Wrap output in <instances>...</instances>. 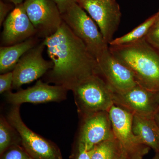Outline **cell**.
Here are the masks:
<instances>
[{
	"instance_id": "cell-1",
	"label": "cell",
	"mask_w": 159,
	"mask_h": 159,
	"mask_svg": "<svg viewBox=\"0 0 159 159\" xmlns=\"http://www.w3.org/2000/svg\"><path fill=\"white\" fill-rule=\"evenodd\" d=\"M44 44L54 66L48 74V82L72 90L83 80L100 72L97 59L63 21Z\"/></svg>"
},
{
	"instance_id": "cell-2",
	"label": "cell",
	"mask_w": 159,
	"mask_h": 159,
	"mask_svg": "<svg viewBox=\"0 0 159 159\" xmlns=\"http://www.w3.org/2000/svg\"><path fill=\"white\" fill-rule=\"evenodd\" d=\"M109 48L114 57L131 72L138 85L159 92V54L145 37L129 44Z\"/></svg>"
},
{
	"instance_id": "cell-3",
	"label": "cell",
	"mask_w": 159,
	"mask_h": 159,
	"mask_svg": "<svg viewBox=\"0 0 159 159\" xmlns=\"http://www.w3.org/2000/svg\"><path fill=\"white\" fill-rule=\"evenodd\" d=\"M71 91L81 118L97 112L108 111L114 105L113 91L99 74L83 80Z\"/></svg>"
},
{
	"instance_id": "cell-4",
	"label": "cell",
	"mask_w": 159,
	"mask_h": 159,
	"mask_svg": "<svg viewBox=\"0 0 159 159\" xmlns=\"http://www.w3.org/2000/svg\"><path fill=\"white\" fill-rule=\"evenodd\" d=\"M61 17L97 60L109 48L97 24L77 3H74L61 14Z\"/></svg>"
},
{
	"instance_id": "cell-5",
	"label": "cell",
	"mask_w": 159,
	"mask_h": 159,
	"mask_svg": "<svg viewBox=\"0 0 159 159\" xmlns=\"http://www.w3.org/2000/svg\"><path fill=\"white\" fill-rule=\"evenodd\" d=\"M20 105H12L6 118L18 133L23 148L33 159H62L60 150L54 143L30 129L23 122Z\"/></svg>"
},
{
	"instance_id": "cell-6",
	"label": "cell",
	"mask_w": 159,
	"mask_h": 159,
	"mask_svg": "<svg viewBox=\"0 0 159 159\" xmlns=\"http://www.w3.org/2000/svg\"><path fill=\"white\" fill-rule=\"evenodd\" d=\"M115 138L129 159H143L150 148L142 144L132 129V114L114 105L108 111Z\"/></svg>"
},
{
	"instance_id": "cell-7",
	"label": "cell",
	"mask_w": 159,
	"mask_h": 159,
	"mask_svg": "<svg viewBox=\"0 0 159 159\" xmlns=\"http://www.w3.org/2000/svg\"><path fill=\"white\" fill-rule=\"evenodd\" d=\"M23 5L39 37L45 39L54 34L63 22L54 0H25Z\"/></svg>"
},
{
	"instance_id": "cell-8",
	"label": "cell",
	"mask_w": 159,
	"mask_h": 159,
	"mask_svg": "<svg viewBox=\"0 0 159 159\" xmlns=\"http://www.w3.org/2000/svg\"><path fill=\"white\" fill-rule=\"evenodd\" d=\"M77 3L87 11L109 45L121 20V12L115 0H77Z\"/></svg>"
},
{
	"instance_id": "cell-9",
	"label": "cell",
	"mask_w": 159,
	"mask_h": 159,
	"mask_svg": "<svg viewBox=\"0 0 159 159\" xmlns=\"http://www.w3.org/2000/svg\"><path fill=\"white\" fill-rule=\"evenodd\" d=\"M115 105L133 115L153 117L159 108V92L149 90L137 84L128 90L113 91Z\"/></svg>"
},
{
	"instance_id": "cell-10",
	"label": "cell",
	"mask_w": 159,
	"mask_h": 159,
	"mask_svg": "<svg viewBox=\"0 0 159 159\" xmlns=\"http://www.w3.org/2000/svg\"><path fill=\"white\" fill-rule=\"evenodd\" d=\"M45 48L43 42L37 44L21 57L12 71V89H18L33 82L53 68L52 61L46 60L43 57Z\"/></svg>"
},
{
	"instance_id": "cell-11",
	"label": "cell",
	"mask_w": 159,
	"mask_h": 159,
	"mask_svg": "<svg viewBox=\"0 0 159 159\" xmlns=\"http://www.w3.org/2000/svg\"><path fill=\"white\" fill-rule=\"evenodd\" d=\"M81 119L78 144L83 145L87 150L115 138L108 111L97 112Z\"/></svg>"
},
{
	"instance_id": "cell-12",
	"label": "cell",
	"mask_w": 159,
	"mask_h": 159,
	"mask_svg": "<svg viewBox=\"0 0 159 159\" xmlns=\"http://www.w3.org/2000/svg\"><path fill=\"white\" fill-rule=\"evenodd\" d=\"M97 61L100 75L113 92H124L138 84L131 72L114 57L109 48L102 52Z\"/></svg>"
},
{
	"instance_id": "cell-13",
	"label": "cell",
	"mask_w": 159,
	"mask_h": 159,
	"mask_svg": "<svg viewBox=\"0 0 159 159\" xmlns=\"http://www.w3.org/2000/svg\"><path fill=\"white\" fill-rule=\"evenodd\" d=\"M68 90L62 86L50 85L39 80L33 86L16 93L11 91L5 94L7 101L12 105L22 103H42L59 102L66 99Z\"/></svg>"
},
{
	"instance_id": "cell-14",
	"label": "cell",
	"mask_w": 159,
	"mask_h": 159,
	"mask_svg": "<svg viewBox=\"0 0 159 159\" xmlns=\"http://www.w3.org/2000/svg\"><path fill=\"white\" fill-rule=\"evenodd\" d=\"M3 25L1 34L3 46L22 42L36 34V30L26 13L23 3L16 6L8 15Z\"/></svg>"
},
{
	"instance_id": "cell-15",
	"label": "cell",
	"mask_w": 159,
	"mask_h": 159,
	"mask_svg": "<svg viewBox=\"0 0 159 159\" xmlns=\"http://www.w3.org/2000/svg\"><path fill=\"white\" fill-rule=\"evenodd\" d=\"M133 116L134 134L142 144L159 152V127L153 117Z\"/></svg>"
},
{
	"instance_id": "cell-16",
	"label": "cell",
	"mask_w": 159,
	"mask_h": 159,
	"mask_svg": "<svg viewBox=\"0 0 159 159\" xmlns=\"http://www.w3.org/2000/svg\"><path fill=\"white\" fill-rule=\"evenodd\" d=\"M34 37L22 42L0 48V72L5 74L13 70L19 61L26 53L37 44Z\"/></svg>"
},
{
	"instance_id": "cell-17",
	"label": "cell",
	"mask_w": 159,
	"mask_h": 159,
	"mask_svg": "<svg viewBox=\"0 0 159 159\" xmlns=\"http://www.w3.org/2000/svg\"><path fill=\"white\" fill-rule=\"evenodd\" d=\"M156 14L146 20L144 22L127 34L113 39L109 46H118L129 44L136 42L146 36L156 20Z\"/></svg>"
},
{
	"instance_id": "cell-18",
	"label": "cell",
	"mask_w": 159,
	"mask_h": 159,
	"mask_svg": "<svg viewBox=\"0 0 159 159\" xmlns=\"http://www.w3.org/2000/svg\"><path fill=\"white\" fill-rule=\"evenodd\" d=\"M91 152V159H119L123 152L116 138L97 144Z\"/></svg>"
},
{
	"instance_id": "cell-19",
	"label": "cell",
	"mask_w": 159,
	"mask_h": 159,
	"mask_svg": "<svg viewBox=\"0 0 159 159\" xmlns=\"http://www.w3.org/2000/svg\"><path fill=\"white\" fill-rule=\"evenodd\" d=\"M21 139L17 131L9 123L6 118H0V154H2L13 145H19Z\"/></svg>"
},
{
	"instance_id": "cell-20",
	"label": "cell",
	"mask_w": 159,
	"mask_h": 159,
	"mask_svg": "<svg viewBox=\"0 0 159 159\" xmlns=\"http://www.w3.org/2000/svg\"><path fill=\"white\" fill-rule=\"evenodd\" d=\"M1 155V159H29L30 157L24 148L19 145L9 147Z\"/></svg>"
},
{
	"instance_id": "cell-21",
	"label": "cell",
	"mask_w": 159,
	"mask_h": 159,
	"mask_svg": "<svg viewBox=\"0 0 159 159\" xmlns=\"http://www.w3.org/2000/svg\"><path fill=\"white\" fill-rule=\"evenodd\" d=\"M12 71L1 74L0 75V93H6L11 91L13 84Z\"/></svg>"
},
{
	"instance_id": "cell-22",
	"label": "cell",
	"mask_w": 159,
	"mask_h": 159,
	"mask_svg": "<svg viewBox=\"0 0 159 159\" xmlns=\"http://www.w3.org/2000/svg\"><path fill=\"white\" fill-rule=\"evenodd\" d=\"M145 38L152 47L159 51V25L153 26Z\"/></svg>"
},
{
	"instance_id": "cell-23",
	"label": "cell",
	"mask_w": 159,
	"mask_h": 159,
	"mask_svg": "<svg viewBox=\"0 0 159 159\" xmlns=\"http://www.w3.org/2000/svg\"><path fill=\"white\" fill-rule=\"evenodd\" d=\"M61 14H63L73 4L77 3V0H54Z\"/></svg>"
},
{
	"instance_id": "cell-24",
	"label": "cell",
	"mask_w": 159,
	"mask_h": 159,
	"mask_svg": "<svg viewBox=\"0 0 159 159\" xmlns=\"http://www.w3.org/2000/svg\"><path fill=\"white\" fill-rule=\"evenodd\" d=\"M91 150H87L82 145L78 144L77 152L74 159H91Z\"/></svg>"
},
{
	"instance_id": "cell-25",
	"label": "cell",
	"mask_w": 159,
	"mask_h": 159,
	"mask_svg": "<svg viewBox=\"0 0 159 159\" xmlns=\"http://www.w3.org/2000/svg\"><path fill=\"white\" fill-rule=\"evenodd\" d=\"M9 11V7L2 1L0 2V25H2L6 18Z\"/></svg>"
},
{
	"instance_id": "cell-26",
	"label": "cell",
	"mask_w": 159,
	"mask_h": 159,
	"mask_svg": "<svg viewBox=\"0 0 159 159\" xmlns=\"http://www.w3.org/2000/svg\"><path fill=\"white\" fill-rule=\"evenodd\" d=\"M153 119L159 127V108L154 116Z\"/></svg>"
},
{
	"instance_id": "cell-27",
	"label": "cell",
	"mask_w": 159,
	"mask_h": 159,
	"mask_svg": "<svg viewBox=\"0 0 159 159\" xmlns=\"http://www.w3.org/2000/svg\"><path fill=\"white\" fill-rule=\"evenodd\" d=\"M9 1L14 4L16 6H17L23 3L22 2L24 0H9Z\"/></svg>"
},
{
	"instance_id": "cell-28",
	"label": "cell",
	"mask_w": 159,
	"mask_h": 159,
	"mask_svg": "<svg viewBox=\"0 0 159 159\" xmlns=\"http://www.w3.org/2000/svg\"><path fill=\"white\" fill-rule=\"evenodd\" d=\"M157 18L156 20L155 23L154 25L153 26H159V11L158 13H157Z\"/></svg>"
},
{
	"instance_id": "cell-29",
	"label": "cell",
	"mask_w": 159,
	"mask_h": 159,
	"mask_svg": "<svg viewBox=\"0 0 159 159\" xmlns=\"http://www.w3.org/2000/svg\"><path fill=\"white\" fill-rule=\"evenodd\" d=\"M119 159H129L127 157V156L125 155V154L123 152V153L122 155L119 158Z\"/></svg>"
},
{
	"instance_id": "cell-30",
	"label": "cell",
	"mask_w": 159,
	"mask_h": 159,
	"mask_svg": "<svg viewBox=\"0 0 159 159\" xmlns=\"http://www.w3.org/2000/svg\"><path fill=\"white\" fill-rule=\"evenodd\" d=\"M152 159H159V152H156L155 155Z\"/></svg>"
},
{
	"instance_id": "cell-31",
	"label": "cell",
	"mask_w": 159,
	"mask_h": 159,
	"mask_svg": "<svg viewBox=\"0 0 159 159\" xmlns=\"http://www.w3.org/2000/svg\"><path fill=\"white\" fill-rule=\"evenodd\" d=\"M29 159H32V158H31V157H30V158H29Z\"/></svg>"
}]
</instances>
